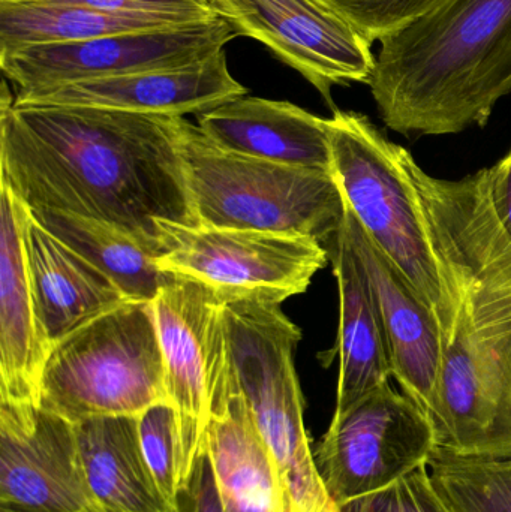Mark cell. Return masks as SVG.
<instances>
[{
    "label": "cell",
    "mask_w": 511,
    "mask_h": 512,
    "mask_svg": "<svg viewBox=\"0 0 511 512\" xmlns=\"http://www.w3.org/2000/svg\"><path fill=\"white\" fill-rule=\"evenodd\" d=\"M210 5L237 36L260 41L302 74L333 110V87L371 80L374 42L321 0H210Z\"/></svg>",
    "instance_id": "11"
},
{
    "label": "cell",
    "mask_w": 511,
    "mask_h": 512,
    "mask_svg": "<svg viewBox=\"0 0 511 512\" xmlns=\"http://www.w3.org/2000/svg\"><path fill=\"white\" fill-rule=\"evenodd\" d=\"M182 159L200 227L338 236L345 200L332 173L236 155L182 119Z\"/></svg>",
    "instance_id": "4"
},
{
    "label": "cell",
    "mask_w": 511,
    "mask_h": 512,
    "mask_svg": "<svg viewBox=\"0 0 511 512\" xmlns=\"http://www.w3.org/2000/svg\"><path fill=\"white\" fill-rule=\"evenodd\" d=\"M197 125L227 152L332 173L329 119L291 102L240 96L200 114Z\"/></svg>",
    "instance_id": "18"
},
{
    "label": "cell",
    "mask_w": 511,
    "mask_h": 512,
    "mask_svg": "<svg viewBox=\"0 0 511 512\" xmlns=\"http://www.w3.org/2000/svg\"><path fill=\"white\" fill-rule=\"evenodd\" d=\"M332 512H338V508H336V510H333Z\"/></svg>",
    "instance_id": "32"
},
{
    "label": "cell",
    "mask_w": 511,
    "mask_h": 512,
    "mask_svg": "<svg viewBox=\"0 0 511 512\" xmlns=\"http://www.w3.org/2000/svg\"><path fill=\"white\" fill-rule=\"evenodd\" d=\"M26 206L0 183V402L36 403L51 346L36 315L24 254Z\"/></svg>",
    "instance_id": "17"
},
{
    "label": "cell",
    "mask_w": 511,
    "mask_h": 512,
    "mask_svg": "<svg viewBox=\"0 0 511 512\" xmlns=\"http://www.w3.org/2000/svg\"><path fill=\"white\" fill-rule=\"evenodd\" d=\"M236 36L231 24L219 17L89 41L18 48L0 53V68L18 89H41L192 65L215 56Z\"/></svg>",
    "instance_id": "10"
},
{
    "label": "cell",
    "mask_w": 511,
    "mask_h": 512,
    "mask_svg": "<svg viewBox=\"0 0 511 512\" xmlns=\"http://www.w3.org/2000/svg\"><path fill=\"white\" fill-rule=\"evenodd\" d=\"M0 512H108L90 489L74 423L36 403L0 402Z\"/></svg>",
    "instance_id": "12"
},
{
    "label": "cell",
    "mask_w": 511,
    "mask_h": 512,
    "mask_svg": "<svg viewBox=\"0 0 511 512\" xmlns=\"http://www.w3.org/2000/svg\"><path fill=\"white\" fill-rule=\"evenodd\" d=\"M429 418L440 450L511 454V366L480 342L462 306L455 334L444 342Z\"/></svg>",
    "instance_id": "13"
},
{
    "label": "cell",
    "mask_w": 511,
    "mask_h": 512,
    "mask_svg": "<svg viewBox=\"0 0 511 512\" xmlns=\"http://www.w3.org/2000/svg\"><path fill=\"white\" fill-rule=\"evenodd\" d=\"M171 26L174 24L107 14L86 6L0 0V53Z\"/></svg>",
    "instance_id": "24"
},
{
    "label": "cell",
    "mask_w": 511,
    "mask_h": 512,
    "mask_svg": "<svg viewBox=\"0 0 511 512\" xmlns=\"http://www.w3.org/2000/svg\"><path fill=\"white\" fill-rule=\"evenodd\" d=\"M167 252L159 268L198 280L225 300L281 304L303 294L330 261L318 240L233 228L165 224Z\"/></svg>",
    "instance_id": "8"
},
{
    "label": "cell",
    "mask_w": 511,
    "mask_h": 512,
    "mask_svg": "<svg viewBox=\"0 0 511 512\" xmlns=\"http://www.w3.org/2000/svg\"><path fill=\"white\" fill-rule=\"evenodd\" d=\"M338 512H339V510H338Z\"/></svg>",
    "instance_id": "33"
},
{
    "label": "cell",
    "mask_w": 511,
    "mask_h": 512,
    "mask_svg": "<svg viewBox=\"0 0 511 512\" xmlns=\"http://www.w3.org/2000/svg\"><path fill=\"white\" fill-rule=\"evenodd\" d=\"M428 471L450 512H511V454L461 456L437 448Z\"/></svg>",
    "instance_id": "25"
},
{
    "label": "cell",
    "mask_w": 511,
    "mask_h": 512,
    "mask_svg": "<svg viewBox=\"0 0 511 512\" xmlns=\"http://www.w3.org/2000/svg\"><path fill=\"white\" fill-rule=\"evenodd\" d=\"M168 402L153 301H126L51 348L38 405L71 423Z\"/></svg>",
    "instance_id": "6"
},
{
    "label": "cell",
    "mask_w": 511,
    "mask_h": 512,
    "mask_svg": "<svg viewBox=\"0 0 511 512\" xmlns=\"http://www.w3.org/2000/svg\"><path fill=\"white\" fill-rule=\"evenodd\" d=\"M380 44L368 86L399 134L485 126L511 93V0H444Z\"/></svg>",
    "instance_id": "2"
},
{
    "label": "cell",
    "mask_w": 511,
    "mask_h": 512,
    "mask_svg": "<svg viewBox=\"0 0 511 512\" xmlns=\"http://www.w3.org/2000/svg\"><path fill=\"white\" fill-rule=\"evenodd\" d=\"M326 249L339 288L341 369L335 414H342L366 394L390 382L393 370L377 301L342 225Z\"/></svg>",
    "instance_id": "21"
},
{
    "label": "cell",
    "mask_w": 511,
    "mask_h": 512,
    "mask_svg": "<svg viewBox=\"0 0 511 512\" xmlns=\"http://www.w3.org/2000/svg\"><path fill=\"white\" fill-rule=\"evenodd\" d=\"M3 84L0 183L30 210L107 222L156 258L165 224L200 227L182 159L183 117L14 107Z\"/></svg>",
    "instance_id": "1"
},
{
    "label": "cell",
    "mask_w": 511,
    "mask_h": 512,
    "mask_svg": "<svg viewBox=\"0 0 511 512\" xmlns=\"http://www.w3.org/2000/svg\"><path fill=\"white\" fill-rule=\"evenodd\" d=\"M329 128L332 174L345 203L437 316L444 342L452 339L462 304L432 246L408 170L410 153L354 111L333 110Z\"/></svg>",
    "instance_id": "3"
},
{
    "label": "cell",
    "mask_w": 511,
    "mask_h": 512,
    "mask_svg": "<svg viewBox=\"0 0 511 512\" xmlns=\"http://www.w3.org/2000/svg\"><path fill=\"white\" fill-rule=\"evenodd\" d=\"M429 188L471 221L511 245V152L494 167L462 180H441L423 171Z\"/></svg>",
    "instance_id": "26"
},
{
    "label": "cell",
    "mask_w": 511,
    "mask_h": 512,
    "mask_svg": "<svg viewBox=\"0 0 511 512\" xmlns=\"http://www.w3.org/2000/svg\"><path fill=\"white\" fill-rule=\"evenodd\" d=\"M342 230L362 264L377 301L392 361L393 378L428 417L443 363L444 334L431 309L404 274L375 245L345 203Z\"/></svg>",
    "instance_id": "15"
},
{
    "label": "cell",
    "mask_w": 511,
    "mask_h": 512,
    "mask_svg": "<svg viewBox=\"0 0 511 512\" xmlns=\"http://www.w3.org/2000/svg\"><path fill=\"white\" fill-rule=\"evenodd\" d=\"M23 240L36 315L51 348L87 322L131 301L107 274L42 227L27 207Z\"/></svg>",
    "instance_id": "19"
},
{
    "label": "cell",
    "mask_w": 511,
    "mask_h": 512,
    "mask_svg": "<svg viewBox=\"0 0 511 512\" xmlns=\"http://www.w3.org/2000/svg\"><path fill=\"white\" fill-rule=\"evenodd\" d=\"M231 369L281 478L284 512H332L305 427V399L294 366L300 328L281 304L225 300Z\"/></svg>",
    "instance_id": "5"
},
{
    "label": "cell",
    "mask_w": 511,
    "mask_h": 512,
    "mask_svg": "<svg viewBox=\"0 0 511 512\" xmlns=\"http://www.w3.org/2000/svg\"><path fill=\"white\" fill-rule=\"evenodd\" d=\"M248 93L228 69L225 50L192 65L41 89H18L14 107H92L183 117L213 110Z\"/></svg>",
    "instance_id": "14"
},
{
    "label": "cell",
    "mask_w": 511,
    "mask_h": 512,
    "mask_svg": "<svg viewBox=\"0 0 511 512\" xmlns=\"http://www.w3.org/2000/svg\"><path fill=\"white\" fill-rule=\"evenodd\" d=\"M435 450L431 418L387 382L333 415L314 459L327 496L341 510L428 465Z\"/></svg>",
    "instance_id": "7"
},
{
    "label": "cell",
    "mask_w": 511,
    "mask_h": 512,
    "mask_svg": "<svg viewBox=\"0 0 511 512\" xmlns=\"http://www.w3.org/2000/svg\"><path fill=\"white\" fill-rule=\"evenodd\" d=\"M224 304L215 289L177 274L153 300L168 402L179 418L185 481L203 453L213 385L230 369Z\"/></svg>",
    "instance_id": "9"
},
{
    "label": "cell",
    "mask_w": 511,
    "mask_h": 512,
    "mask_svg": "<svg viewBox=\"0 0 511 512\" xmlns=\"http://www.w3.org/2000/svg\"><path fill=\"white\" fill-rule=\"evenodd\" d=\"M12 2L63 3L86 6L107 14L144 18L162 23L192 24L216 20L219 15L210 0H12Z\"/></svg>",
    "instance_id": "29"
},
{
    "label": "cell",
    "mask_w": 511,
    "mask_h": 512,
    "mask_svg": "<svg viewBox=\"0 0 511 512\" xmlns=\"http://www.w3.org/2000/svg\"><path fill=\"white\" fill-rule=\"evenodd\" d=\"M372 42L431 11L444 0H321Z\"/></svg>",
    "instance_id": "28"
},
{
    "label": "cell",
    "mask_w": 511,
    "mask_h": 512,
    "mask_svg": "<svg viewBox=\"0 0 511 512\" xmlns=\"http://www.w3.org/2000/svg\"><path fill=\"white\" fill-rule=\"evenodd\" d=\"M203 450L225 512H284L281 478L233 369L215 382Z\"/></svg>",
    "instance_id": "16"
},
{
    "label": "cell",
    "mask_w": 511,
    "mask_h": 512,
    "mask_svg": "<svg viewBox=\"0 0 511 512\" xmlns=\"http://www.w3.org/2000/svg\"><path fill=\"white\" fill-rule=\"evenodd\" d=\"M174 512H225L209 457L203 450L174 501Z\"/></svg>",
    "instance_id": "31"
},
{
    "label": "cell",
    "mask_w": 511,
    "mask_h": 512,
    "mask_svg": "<svg viewBox=\"0 0 511 512\" xmlns=\"http://www.w3.org/2000/svg\"><path fill=\"white\" fill-rule=\"evenodd\" d=\"M434 242L474 334L511 366V245L464 219L443 225Z\"/></svg>",
    "instance_id": "20"
},
{
    "label": "cell",
    "mask_w": 511,
    "mask_h": 512,
    "mask_svg": "<svg viewBox=\"0 0 511 512\" xmlns=\"http://www.w3.org/2000/svg\"><path fill=\"white\" fill-rule=\"evenodd\" d=\"M30 215L69 248L107 274L131 301H153L176 274L119 228L72 213L30 210Z\"/></svg>",
    "instance_id": "23"
},
{
    "label": "cell",
    "mask_w": 511,
    "mask_h": 512,
    "mask_svg": "<svg viewBox=\"0 0 511 512\" xmlns=\"http://www.w3.org/2000/svg\"><path fill=\"white\" fill-rule=\"evenodd\" d=\"M81 462L93 495L108 512H174L141 448L138 417L75 423Z\"/></svg>",
    "instance_id": "22"
},
{
    "label": "cell",
    "mask_w": 511,
    "mask_h": 512,
    "mask_svg": "<svg viewBox=\"0 0 511 512\" xmlns=\"http://www.w3.org/2000/svg\"><path fill=\"white\" fill-rule=\"evenodd\" d=\"M339 512H450L438 495L428 465L420 466L383 492L366 496Z\"/></svg>",
    "instance_id": "30"
},
{
    "label": "cell",
    "mask_w": 511,
    "mask_h": 512,
    "mask_svg": "<svg viewBox=\"0 0 511 512\" xmlns=\"http://www.w3.org/2000/svg\"><path fill=\"white\" fill-rule=\"evenodd\" d=\"M138 433L147 465L165 498L174 505L183 486V447L179 418L170 402H161L138 417Z\"/></svg>",
    "instance_id": "27"
}]
</instances>
